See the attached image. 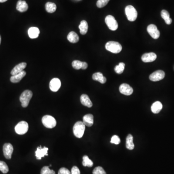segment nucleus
Masks as SVG:
<instances>
[{"mask_svg": "<svg viewBox=\"0 0 174 174\" xmlns=\"http://www.w3.org/2000/svg\"><path fill=\"white\" fill-rule=\"evenodd\" d=\"M88 65L87 63L86 62H82V64L81 69L83 70H85L87 68H88Z\"/></svg>", "mask_w": 174, "mask_h": 174, "instance_id": "obj_38", "label": "nucleus"}, {"mask_svg": "<svg viewBox=\"0 0 174 174\" xmlns=\"http://www.w3.org/2000/svg\"><path fill=\"white\" fill-rule=\"evenodd\" d=\"M42 122L45 127L49 129L54 128L57 125V122L54 118L50 115L44 116L42 119Z\"/></svg>", "mask_w": 174, "mask_h": 174, "instance_id": "obj_4", "label": "nucleus"}, {"mask_svg": "<svg viewBox=\"0 0 174 174\" xmlns=\"http://www.w3.org/2000/svg\"><path fill=\"white\" fill-rule=\"evenodd\" d=\"M147 31L149 35L153 39H157L159 38L160 36V32L157 29V26L154 24L148 25L147 27Z\"/></svg>", "mask_w": 174, "mask_h": 174, "instance_id": "obj_8", "label": "nucleus"}, {"mask_svg": "<svg viewBox=\"0 0 174 174\" xmlns=\"http://www.w3.org/2000/svg\"><path fill=\"white\" fill-rule=\"evenodd\" d=\"M161 17L168 25H170L172 23V20L170 18L169 13L165 10H162L161 11Z\"/></svg>", "mask_w": 174, "mask_h": 174, "instance_id": "obj_26", "label": "nucleus"}, {"mask_svg": "<svg viewBox=\"0 0 174 174\" xmlns=\"http://www.w3.org/2000/svg\"><path fill=\"white\" fill-rule=\"evenodd\" d=\"M125 14L128 20L130 22L135 21L138 17V12L132 5H128L126 7Z\"/></svg>", "mask_w": 174, "mask_h": 174, "instance_id": "obj_5", "label": "nucleus"}, {"mask_svg": "<svg viewBox=\"0 0 174 174\" xmlns=\"http://www.w3.org/2000/svg\"><path fill=\"white\" fill-rule=\"evenodd\" d=\"M125 63H120L118 65H116L115 67V71L118 74H121L123 73L125 70Z\"/></svg>", "mask_w": 174, "mask_h": 174, "instance_id": "obj_29", "label": "nucleus"}, {"mask_svg": "<svg viewBox=\"0 0 174 174\" xmlns=\"http://www.w3.org/2000/svg\"><path fill=\"white\" fill-rule=\"evenodd\" d=\"M13 151V146L10 143H5L3 146V152L6 159H11Z\"/></svg>", "mask_w": 174, "mask_h": 174, "instance_id": "obj_10", "label": "nucleus"}, {"mask_svg": "<svg viewBox=\"0 0 174 174\" xmlns=\"http://www.w3.org/2000/svg\"><path fill=\"white\" fill-rule=\"evenodd\" d=\"M93 79L95 81L99 82L101 84H104L107 81V78L100 72L95 73L93 75Z\"/></svg>", "mask_w": 174, "mask_h": 174, "instance_id": "obj_21", "label": "nucleus"}, {"mask_svg": "<svg viewBox=\"0 0 174 174\" xmlns=\"http://www.w3.org/2000/svg\"><path fill=\"white\" fill-rule=\"evenodd\" d=\"M82 64V62L80 60H73L72 62V65L74 69L76 70H80L81 68Z\"/></svg>", "mask_w": 174, "mask_h": 174, "instance_id": "obj_32", "label": "nucleus"}, {"mask_svg": "<svg viewBox=\"0 0 174 174\" xmlns=\"http://www.w3.org/2000/svg\"><path fill=\"white\" fill-rule=\"evenodd\" d=\"M7 0H0V2H4L7 1Z\"/></svg>", "mask_w": 174, "mask_h": 174, "instance_id": "obj_39", "label": "nucleus"}, {"mask_svg": "<svg viewBox=\"0 0 174 174\" xmlns=\"http://www.w3.org/2000/svg\"><path fill=\"white\" fill-rule=\"evenodd\" d=\"M93 174H107L103 168L101 166H98L94 169Z\"/></svg>", "mask_w": 174, "mask_h": 174, "instance_id": "obj_33", "label": "nucleus"}, {"mask_svg": "<svg viewBox=\"0 0 174 174\" xmlns=\"http://www.w3.org/2000/svg\"><path fill=\"white\" fill-rule=\"evenodd\" d=\"M58 174H71V172L67 168L62 167L60 169Z\"/></svg>", "mask_w": 174, "mask_h": 174, "instance_id": "obj_36", "label": "nucleus"}, {"mask_svg": "<svg viewBox=\"0 0 174 174\" xmlns=\"http://www.w3.org/2000/svg\"><path fill=\"white\" fill-rule=\"evenodd\" d=\"M126 148L129 150H133L135 148V145L133 142V137L130 134L126 138Z\"/></svg>", "mask_w": 174, "mask_h": 174, "instance_id": "obj_24", "label": "nucleus"}, {"mask_svg": "<svg viewBox=\"0 0 174 174\" xmlns=\"http://www.w3.org/2000/svg\"><path fill=\"white\" fill-rule=\"evenodd\" d=\"M110 142L112 144H115L116 145H118L121 142V139L118 135H114L112 137L111 139Z\"/></svg>", "mask_w": 174, "mask_h": 174, "instance_id": "obj_35", "label": "nucleus"}, {"mask_svg": "<svg viewBox=\"0 0 174 174\" xmlns=\"http://www.w3.org/2000/svg\"><path fill=\"white\" fill-rule=\"evenodd\" d=\"M105 49L113 53H118L122 50V46L118 42L109 41L105 45Z\"/></svg>", "mask_w": 174, "mask_h": 174, "instance_id": "obj_2", "label": "nucleus"}, {"mask_svg": "<svg viewBox=\"0 0 174 174\" xmlns=\"http://www.w3.org/2000/svg\"><path fill=\"white\" fill-rule=\"evenodd\" d=\"M85 130V125L82 121H77L75 123L73 127V133L77 138H80L84 135Z\"/></svg>", "mask_w": 174, "mask_h": 174, "instance_id": "obj_1", "label": "nucleus"}, {"mask_svg": "<svg viewBox=\"0 0 174 174\" xmlns=\"http://www.w3.org/2000/svg\"><path fill=\"white\" fill-rule=\"evenodd\" d=\"M83 122L88 127H91L94 124V116L89 114L85 115L83 118Z\"/></svg>", "mask_w": 174, "mask_h": 174, "instance_id": "obj_18", "label": "nucleus"}, {"mask_svg": "<svg viewBox=\"0 0 174 174\" xmlns=\"http://www.w3.org/2000/svg\"><path fill=\"white\" fill-rule=\"evenodd\" d=\"M0 171L4 174H6L9 171V167L5 162L0 161Z\"/></svg>", "mask_w": 174, "mask_h": 174, "instance_id": "obj_30", "label": "nucleus"}, {"mask_svg": "<svg viewBox=\"0 0 174 174\" xmlns=\"http://www.w3.org/2000/svg\"><path fill=\"white\" fill-rule=\"evenodd\" d=\"M1 37L0 36V44H1Z\"/></svg>", "mask_w": 174, "mask_h": 174, "instance_id": "obj_40", "label": "nucleus"}, {"mask_svg": "<svg viewBox=\"0 0 174 174\" xmlns=\"http://www.w3.org/2000/svg\"><path fill=\"white\" fill-rule=\"evenodd\" d=\"M27 66L26 63H22L18 64L15 67L11 72V74L12 76L16 75L19 73L22 72L25 69Z\"/></svg>", "mask_w": 174, "mask_h": 174, "instance_id": "obj_15", "label": "nucleus"}, {"mask_svg": "<svg viewBox=\"0 0 174 174\" xmlns=\"http://www.w3.org/2000/svg\"><path fill=\"white\" fill-rule=\"evenodd\" d=\"M68 40L72 43H76L79 41V36L75 32H71L67 36Z\"/></svg>", "mask_w": 174, "mask_h": 174, "instance_id": "obj_23", "label": "nucleus"}, {"mask_svg": "<svg viewBox=\"0 0 174 174\" xmlns=\"http://www.w3.org/2000/svg\"><path fill=\"white\" fill-rule=\"evenodd\" d=\"M40 31L38 28L32 27L30 28L28 30L29 36L31 39H35L39 36Z\"/></svg>", "mask_w": 174, "mask_h": 174, "instance_id": "obj_19", "label": "nucleus"}, {"mask_svg": "<svg viewBox=\"0 0 174 174\" xmlns=\"http://www.w3.org/2000/svg\"><path fill=\"white\" fill-rule=\"evenodd\" d=\"M162 108V104L159 101H157L153 104L151 107L152 112L154 114L159 113Z\"/></svg>", "mask_w": 174, "mask_h": 174, "instance_id": "obj_22", "label": "nucleus"}, {"mask_svg": "<svg viewBox=\"0 0 174 174\" xmlns=\"http://www.w3.org/2000/svg\"><path fill=\"white\" fill-rule=\"evenodd\" d=\"M49 148L45 147L43 148H42L41 146L38 147L37 148L36 151V156L37 160H41L42 158L44 157L45 156H48L47 152Z\"/></svg>", "mask_w": 174, "mask_h": 174, "instance_id": "obj_13", "label": "nucleus"}, {"mask_svg": "<svg viewBox=\"0 0 174 174\" xmlns=\"http://www.w3.org/2000/svg\"><path fill=\"white\" fill-rule=\"evenodd\" d=\"M105 22L108 28L112 31H116L118 28V24L115 18L111 15H108L105 19Z\"/></svg>", "mask_w": 174, "mask_h": 174, "instance_id": "obj_7", "label": "nucleus"}, {"mask_svg": "<svg viewBox=\"0 0 174 174\" xmlns=\"http://www.w3.org/2000/svg\"><path fill=\"white\" fill-rule=\"evenodd\" d=\"M32 96V91L30 90L24 91L20 95V101L22 103V106L23 107H27L28 106L30 100Z\"/></svg>", "mask_w": 174, "mask_h": 174, "instance_id": "obj_3", "label": "nucleus"}, {"mask_svg": "<svg viewBox=\"0 0 174 174\" xmlns=\"http://www.w3.org/2000/svg\"><path fill=\"white\" fill-rule=\"evenodd\" d=\"M157 55L153 52L144 54L141 57L142 61L144 63L152 62L156 59Z\"/></svg>", "mask_w": 174, "mask_h": 174, "instance_id": "obj_14", "label": "nucleus"}, {"mask_svg": "<svg viewBox=\"0 0 174 174\" xmlns=\"http://www.w3.org/2000/svg\"><path fill=\"white\" fill-rule=\"evenodd\" d=\"M82 165L84 166H88V167H91L94 165L93 161L89 159L87 155H85L83 157V162H82Z\"/></svg>", "mask_w": 174, "mask_h": 174, "instance_id": "obj_28", "label": "nucleus"}, {"mask_svg": "<svg viewBox=\"0 0 174 174\" xmlns=\"http://www.w3.org/2000/svg\"><path fill=\"white\" fill-rule=\"evenodd\" d=\"M79 29L80 30V32L81 35H86L88 30V24L86 20L81 21L80 25H79Z\"/></svg>", "mask_w": 174, "mask_h": 174, "instance_id": "obj_25", "label": "nucleus"}, {"mask_svg": "<svg viewBox=\"0 0 174 174\" xmlns=\"http://www.w3.org/2000/svg\"><path fill=\"white\" fill-rule=\"evenodd\" d=\"M165 77V73L162 70H157L149 76V80L152 81H158L162 80Z\"/></svg>", "mask_w": 174, "mask_h": 174, "instance_id": "obj_9", "label": "nucleus"}, {"mask_svg": "<svg viewBox=\"0 0 174 174\" xmlns=\"http://www.w3.org/2000/svg\"><path fill=\"white\" fill-rule=\"evenodd\" d=\"M109 1V0H98L96 5L98 8H102L105 6Z\"/></svg>", "mask_w": 174, "mask_h": 174, "instance_id": "obj_34", "label": "nucleus"}, {"mask_svg": "<svg viewBox=\"0 0 174 174\" xmlns=\"http://www.w3.org/2000/svg\"><path fill=\"white\" fill-rule=\"evenodd\" d=\"M41 174H56L53 170L50 169L49 166H44L42 168Z\"/></svg>", "mask_w": 174, "mask_h": 174, "instance_id": "obj_31", "label": "nucleus"}, {"mask_svg": "<svg viewBox=\"0 0 174 174\" xmlns=\"http://www.w3.org/2000/svg\"><path fill=\"white\" fill-rule=\"evenodd\" d=\"M26 72L23 71L22 72L19 73L18 74L12 76L10 77V81L12 83H18V82L20 81V80L26 76Z\"/></svg>", "mask_w": 174, "mask_h": 174, "instance_id": "obj_17", "label": "nucleus"}, {"mask_svg": "<svg viewBox=\"0 0 174 174\" xmlns=\"http://www.w3.org/2000/svg\"><path fill=\"white\" fill-rule=\"evenodd\" d=\"M28 124L25 121H22L19 123H18L15 128L16 133L20 135H22L26 134L28 131Z\"/></svg>", "mask_w": 174, "mask_h": 174, "instance_id": "obj_6", "label": "nucleus"}, {"mask_svg": "<svg viewBox=\"0 0 174 174\" xmlns=\"http://www.w3.org/2000/svg\"><path fill=\"white\" fill-rule=\"evenodd\" d=\"M45 8L48 13H53L56 11L57 6L53 2H47L46 4Z\"/></svg>", "mask_w": 174, "mask_h": 174, "instance_id": "obj_27", "label": "nucleus"}, {"mask_svg": "<svg viewBox=\"0 0 174 174\" xmlns=\"http://www.w3.org/2000/svg\"><path fill=\"white\" fill-rule=\"evenodd\" d=\"M71 174H80L79 168L76 166H73L71 170Z\"/></svg>", "mask_w": 174, "mask_h": 174, "instance_id": "obj_37", "label": "nucleus"}, {"mask_svg": "<svg viewBox=\"0 0 174 174\" xmlns=\"http://www.w3.org/2000/svg\"><path fill=\"white\" fill-rule=\"evenodd\" d=\"M120 93L125 95H130L133 93V89L130 86L126 83L121 84L119 88Z\"/></svg>", "mask_w": 174, "mask_h": 174, "instance_id": "obj_11", "label": "nucleus"}, {"mask_svg": "<svg viewBox=\"0 0 174 174\" xmlns=\"http://www.w3.org/2000/svg\"><path fill=\"white\" fill-rule=\"evenodd\" d=\"M61 86L60 80L58 78H54L49 83V88L51 91L56 92L58 91Z\"/></svg>", "mask_w": 174, "mask_h": 174, "instance_id": "obj_12", "label": "nucleus"}, {"mask_svg": "<svg viewBox=\"0 0 174 174\" xmlns=\"http://www.w3.org/2000/svg\"><path fill=\"white\" fill-rule=\"evenodd\" d=\"M80 101L82 104L90 108L93 106V103L87 95H82L80 97Z\"/></svg>", "mask_w": 174, "mask_h": 174, "instance_id": "obj_20", "label": "nucleus"}, {"mask_svg": "<svg viewBox=\"0 0 174 174\" xmlns=\"http://www.w3.org/2000/svg\"><path fill=\"white\" fill-rule=\"evenodd\" d=\"M16 9L17 10L20 12H24L28 9V5L25 1L19 0L17 2Z\"/></svg>", "mask_w": 174, "mask_h": 174, "instance_id": "obj_16", "label": "nucleus"}]
</instances>
